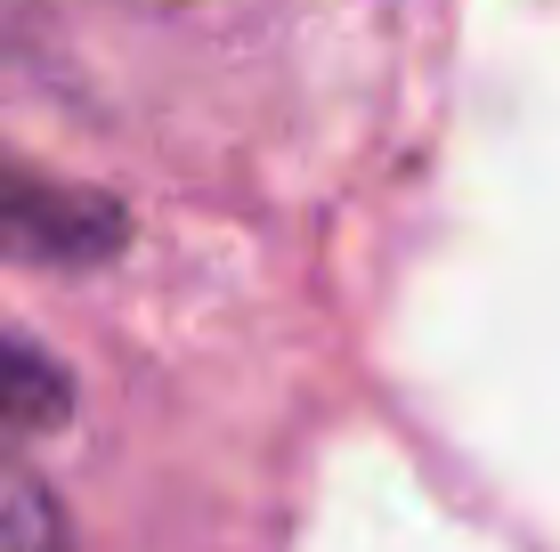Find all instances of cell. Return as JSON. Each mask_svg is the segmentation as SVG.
<instances>
[{
    "instance_id": "1",
    "label": "cell",
    "mask_w": 560,
    "mask_h": 552,
    "mask_svg": "<svg viewBox=\"0 0 560 552\" xmlns=\"http://www.w3.org/2000/svg\"><path fill=\"white\" fill-rule=\"evenodd\" d=\"M122 244V212L73 179L0 155V260L16 269H82Z\"/></svg>"
},
{
    "instance_id": "2",
    "label": "cell",
    "mask_w": 560,
    "mask_h": 552,
    "mask_svg": "<svg viewBox=\"0 0 560 552\" xmlns=\"http://www.w3.org/2000/svg\"><path fill=\"white\" fill-rule=\"evenodd\" d=\"M66 398L73 383L49 366L33 341H16V333H0V423H16V431H49L57 414H66Z\"/></svg>"
},
{
    "instance_id": "3",
    "label": "cell",
    "mask_w": 560,
    "mask_h": 552,
    "mask_svg": "<svg viewBox=\"0 0 560 552\" xmlns=\"http://www.w3.org/2000/svg\"><path fill=\"white\" fill-rule=\"evenodd\" d=\"M0 552H73L57 496L9 455H0Z\"/></svg>"
}]
</instances>
